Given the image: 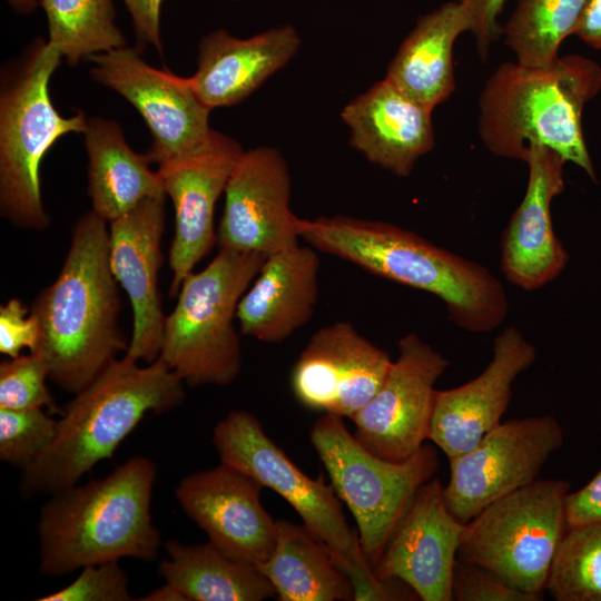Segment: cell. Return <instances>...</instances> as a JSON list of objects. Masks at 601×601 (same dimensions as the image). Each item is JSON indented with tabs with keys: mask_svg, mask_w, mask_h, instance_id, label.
Segmentation results:
<instances>
[{
	"mask_svg": "<svg viewBox=\"0 0 601 601\" xmlns=\"http://www.w3.org/2000/svg\"><path fill=\"white\" fill-rule=\"evenodd\" d=\"M382 385L351 418L355 439L374 455L403 462L428 440L435 383L450 362L417 334L404 335Z\"/></svg>",
	"mask_w": 601,
	"mask_h": 601,
	"instance_id": "7c38bea8",
	"label": "cell"
},
{
	"mask_svg": "<svg viewBox=\"0 0 601 601\" xmlns=\"http://www.w3.org/2000/svg\"><path fill=\"white\" fill-rule=\"evenodd\" d=\"M48 21V42L70 66L126 47L115 22L112 0H40Z\"/></svg>",
	"mask_w": 601,
	"mask_h": 601,
	"instance_id": "f546056e",
	"label": "cell"
},
{
	"mask_svg": "<svg viewBox=\"0 0 601 601\" xmlns=\"http://www.w3.org/2000/svg\"><path fill=\"white\" fill-rule=\"evenodd\" d=\"M441 480L423 484L373 566L381 581H398L422 601H453L452 580L465 526L449 510Z\"/></svg>",
	"mask_w": 601,
	"mask_h": 601,
	"instance_id": "2e32d148",
	"label": "cell"
},
{
	"mask_svg": "<svg viewBox=\"0 0 601 601\" xmlns=\"http://www.w3.org/2000/svg\"><path fill=\"white\" fill-rule=\"evenodd\" d=\"M83 135L91 210L102 219L111 223L142 200L166 195L158 171L131 149L118 122L88 118Z\"/></svg>",
	"mask_w": 601,
	"mask_h": 601,
	"instance_id": "484cf974",
	"label": "cell"
},
{
	"mask_svg": "<svg viewBox=\"0 0 601 601\" xmlns=\"http://www.w3.org/2000/svg\"><path fill=\"white\" fill-rule=\"evenodd\" d=\"M536 348L519 329H503L493 343L492 358L473 380L435 393L428 440L449 460L472 449L501 423L515 378L533 365Z\"/></svg>",
	"mask_w": 601,
	"mask_h": 601,
	"instance_id": "ffe728a7",
	"label": "cell"
},
{
	"mask_svg": "<svg viewBox=\"0 0 601 601\" xmlns=\"http://www.w3.org/2000/svg\"><path fill=\"white\" fill-rule=\"evenodd\" d=\"M317 250L299 244L266 257L237 307L243 335L275 344L290 337L314 315L319 295Z\"/></svg>",
	"mask_w": 601,
	"mask_h": 601,
	"instance_id": "cb8c5ba5",
	"label": "cell"
},
{
	"mask_svg": "<svg viewBox=\"0 0 601 601\" xmlns=\"http://www.w3.org/2000/svg\"><path fill=\"white\" fill-rule=\"evenodd\" d=\"M563 440V428L551 415L501 422L472 449L449 460L450 477L443 487L449 510L467 523L490 503L535 481Z\"/></svg>",
	"mask_w": 601,
	"mask_h": 601,
	"instance_id": "8fae6325",
	"label": "cell"
},
{
	"mask_svg": "<svg viewBox=\"0 0 601 601\" xmlns=\"http://www.w3.org/2000/svg\"><path fill=\"white\" fill-rule=\"evenodd\" d=\"M184 384L160 358L145 366L127 355L115 359L62 408L51 444L21 469V494L50 495L77 484L114 456L146 414L178 406Z\"/></svg>",
	"mask_w": 601,
	"mask_h": 601,
	"instance_id": "3957f363",
	"label": "cell"
},
{
	"mask_svg": "<svg viewBox=\"0 0 601 601\" xmlns=\"http://www.w3.org/2000/svg\"><path fill=\"white\" fill-rule=\"evenodd\" d=\"M589 0H519L502 27L516 62L543 67L559 58L563 40L574 35Z\"/></svg>",
	"mask_w": 601,
	"mask_h": 601,
	"instance_id": "f1b7e54d",
	"label": "cell"
},
{
	"mask_svg": "<svg viewBox=\"0 0 601 601\" xmlns=\"http://www.w3.org/2000/svg\"><path fill=\"white\" fill-rule=\"evenodd\" d=\"M213 443L220 463L273 490L296 511L307 530L349 577L354 600L406 599L407 593L396 588V581H381L375 577L362 553L358 533L349 526L333 485L323 476L312 479L298 469L268 436L257 417L247 411H230L215 425Z\"/></svg>",
	"mask_w": 601,
	"mask_h": 601,
	"instance_id": "8992f818",
	"label": "cell"
},
{
	"mask_svg": "<svg viewBox=\"0 0 601 601\" xmlns=\"http://www.w3.org/2000/svg\"><path fill=\"white\" fill-rule=\"evenodd\" d=\"M39 601H131L128 577L119 561L89 564L77 579Z\"/></svg>",
	"mask_w": 601,
	"mask_h": 601,
	"instance_id": "836d02e7",
	"label": "cell"
},
{
	"mask_svg": "<svg viewBox=\"0 0 601 601\" xmlns=\"http://www.w3.org/2000/svg\"><path fill=\"white\" fill-rule=\"evenodd\" d=\"M156 464L132 456L111 473L50 494L38 524L39 570L62 575L89 564L156 559L161 535L151 519Z\"/></svg>",
	"mask_w": 601,
	"mask_h": 601,
	"instance_id": "5b68a950",
	"label": "cell"
},
{
	"mask_svg": "<svg viewBox=\"0 0 601 601\" xmlns=\"http://www.w3.org/2000/svg\"><path fill=\"white\" fill-rule=\"evenodd\" d=\"M525 164L528 187L501 237V269L512 285L531 292L559 277L570 259L551 215L553 198L564 190L566 161L554 150L533 144Z\"/></svg>",
	"mask_w": 601,
	"mask_h": 601,
	"instance_id": "44dd1931",
	"label": "cell"
},
{
	"mask_svg": "<svg viewBox=\"0 0 601 601\" xmlns=\"http://www.w3.org/2000/svg\"><path fill=\"white\" fill-rule=\"evenodd\" d=\"M9 4L21 13L33 11L39 4V0H7Z\"/></svg>",
	"mask_w": 601,
	"mask_h": 601,
	"instance_id": "b9f144b4",
	"label": "cell"
},
{
	"mask_svg": "<svg viewBox=\"0 0 601 601\" xmlns=\"http://www.w3.org/2000/svg\"><path fill=\"white\" fill-rule=\"evenodd\" d=\"M601 90V67L568 55L543 67L504 62L479 98L477 131L495 156L526 161L530 146H545L598 183L582 132L584 106Z\"/></svg>",
	"mask_w": 601,
	"mask_h": 601,
	"instance_id": "277c9868",
	"label": "cell"
},
{
	"mask_svg": "<svg viewBox=\"0 0 601 601\" xmlns=\"http://www.w3.org/2000/svg\"><path fill=\"white\" fill-rule=\"evenodd\" d=\"M300 238L373 275L435 295L466 332L487 333L506 318L504 287L486 267L394 224L344 215L302 218Z\"/></svg>",
	"mask_w": 601,
	"mask_h": 601,
	"instance_id": "7a4b0ae2",
	"label": "cell"
},
{
	"mask_svg": "<svg viewBox=\"0 0 601 601\" xmlns=\"http://www.w3.org/2000/svg\"><path fill=\"white\" fill-rule=\"evenodd\" d=\"M263 485L224 463L186 475L175 490L181 510L230 558L258 566L273 552L277 521L260 502Z\"/></svg>",
	"mask_w": 601,
	"mask_h": 601,
	"instance_id": "ac0fdd59",
	"label": "cell"
},
{
	"mask_svg": "<svg viewBox=\"0 0 601 601\" xmlns=\"http://www.w3.org/2000/svg\"><path fill=\"white\" fill-rule=\"evenodd\" d=\"M393 361L353 324L318 329L296 361L290 386L306 408L352 418L382 385Z\"/></svg>",
	"mask_w": 601,
	"mask_h": 601,
	"instance_id": "e0dca14e",
	"label": "cell"
},
{
	"mask_svg": "<svg viewBox=\"0 0 601 601\" xmlns=\"http://www.w3.org/2000/svg\"><path fill=\"white\" fill-rule=\"evenodd\" d=\"M61 59L48 41L36 39L1 77L0 211L21 229L50 226L41 196V161L60 137L83 134L88 122L83 111L61 116L51 101L49 81Z\"/></svg>",
	"mask_w": 601,
	"mask_h": 601,
	"instance_id": "52a82bcc",
	"label": "cell"
},
{
	"mask_svg": "<svg viewBox=\"0 0 601 601\" xmlns=\"http://www.w3.org/2000/svg\"><path fill=\"white\" fill-rule=\"evenodd\" d=\"M546 591L555 601H601V523L568 529Z\"/></svg>",
	"mask_w": 601,
	"mask_h": 601,
	"instance_id": "4dcf8cb0",
	"label": "cell"
},
{
	"mask_svg": "<svg viewBox=\"0 0 601 601\" xmlns=\"http://www.w3.org/2000/svg\"><path fill=\"white\" fill-rule=\"evenodd\" d=\"M38 343L36 318L19 298H10L0 306V352L10 358L28 348L33 352Z\"/></svg>",
	"mask_w": 601,
	"mask_h": 601,
	"instance_id": "d590c367",
	"label": "cell"
},
{
	"mask_svg": "<svg viewBox=\"0 0 601 601\" xmlns=\"http://www.w3.org/2000/svg\"><path fill=\"white\" fill-rule=\"evenodd\" d=\"M167 558L158 574L187 601H262L276 597L268 579L255 566L237 561L211 542L164 543Z\"/></svg>",
	"mask_w": 601,
	"mask_h": 601,
	"instance_id": "4316f807",
	"label": "cell"
},
{
	"mask_svg": "<svg viewBox=\"0 0 601 601\" xmlns=\"http://www.w3.org/2000/svg\"><path fill=\"white\" fill-rule=\"evenodd\" d=\"M49 377L45 361L37 354L19 355L0 364V408H46L62 414L47 387Z\"/></svg>",
	"mask_w": 601,
	"mask_h": 601,
	"instance_id": "d6a6232c",
	"label": "cell"
},
{
	"mask_svg": "<svg viewBox=\"0 0 601 601\" xmlns=\"http://www.w3.org/2000/svg\"><path fill=\"white\" fill-rule=\"evenodd\" d=\"M90 73L129 101L146 121L152 144L146 154L160 165L201 146L214 129L209 109L186 78L147 63L138 50L118 48L91 56Z\"/></svg>",
	"mask_w": 601,
	"mask_h": 601,
	"instance_id": "4fadbf2b",
	"label": "cell"
},
{
	"mask_svg": "<svg viewBox=\"0 0 601 601\" xmlns=\"http://www.w3.org/2000/svg\"><path fill=\"white\" fill-rule=\"evenodd\" d=\"M454 601H541L542 595L521 591L494 572L456 560L452 580Z\"/></svg>",
	"mask_w": 601,
	"mask_h": 601,
	"instance_id": "e575fe53",
	"label": "cell"
},
{
	"mask_svg": "<svg viewBox=\"0 0 601 601\" xmlns=\"http://www.w3.org/2000/svg\"><path fill=\"white\" fill-rule=\"evenodd\" d=\"M574 35L590 47L601 50V0H589Z\"/></svg>",
	"mask_w": 601,
	"mask_h": 601,
	"instance_id": "ab89813d",
	"label": "cell"
},
{
	"mask_svg": "<svg viewBox=\"0 0 601 601\" xmlns=\"http://www.w3.org/2000/svg\"><path fill=\"white\" fill-rule=\"evenodd\" d=\"M265 259L257 253L219 249L205 268L184 278L165 318L158 357L184 383L226 386L238 377L237 307Z\"/></svg>",
	"mask_w": 601,
	"mask_h": 601,
	"instance_id": "ba28073f",
	"label": "cell"
},
{
	"mask_svg": "<svg viewBox=\"0 0 601 601\" xmlns=\"http://www.w3.org/2000/svg\"><path fill=\"white\" fill-rule=\"evenodd\" d=\"M140 601H187V599L184 597V594L178 591L175 587L170 585L169 583H166L142 598L139 599Z\"/></svg>",
	"mask_w": 601,
	"mask_h": 601,
	"instance_id": "60d3db41",
	"label": "cell"
},
{
	"mask_svg": "<svg viewBox=\"0 0 601 601\" xmlns=\"http://www.w3.org/2000/svg\"><path fill=\"white\" fill-rule=\"evenodd\" d=\"M462 4L471 19V33L474 36L481 59H485L492 43L502 36L499 17L508 0H454Z\"/></svg>",
	"mask_w": 601,
	"mask_h": 601,
	"instance_id": "8d00e7d4",
	"label": "cell"
},
{
	"mask_svg": "<svg viewBox=\"0 0 601 601\" xmlns=\"http://www.w3.org/2000/svg\"><path fill=\"white\" fill-rule=\"evenodd\" d=\"M471 32L465 8L452 0L422 16L400 46L385 78L413 99L435 108L455 89L453 48Z\"/></svg>",
	"mask_w": 601,
	"mask_h": 601,
	"instance_id": "d4e9b609",
	"label": "cell"
},
{
	"mask_svg": "<svg viewBox=\"0 0 601 601\" xmlns=\"http://www.w3.org/2000/svg\"><path fill=\"white\" fill-rule=\"evenodd\" d=\"M165 200L166 195L147 198L109 223V266L134 313L125 355L145 363L159 357L166 318L158 287Z\"/></svg>",
	"mask_w": 601,
	"mask_h": 601,
	"instance_id": "d6986e66",
	"label": "cell"
},
{
	"mask_svg": "<svg viewBox=\"0 0 601 601\" xmlns=\"http://www.w3.org/2000/svg\"><path fill=\"white\" fill-rule=\"evenodd\" d=\"M309 437L336 494L355 519L362 553L373 569L415 493L435 476L436 450L425 443L406 461H387L367 451L342 417L329 414L314 423Z\"/></svg>",
	"mask_w": 601,
	"mask_h": 601,
	"instance_id": "30bf717a",
	"label": "cell"
},
{
	"mask_svg": "<svg viewBox=\"0 0 601 601\" xmlns=\"http://www.w3.org/2000/svg\"><path fill=\"white\" fill-rule=\"evenodd\" d=\"M243 151L235 139L213 130L195 150L158 165L164 191L175 208V234L169 248L171 297L217 245L215 206Z\"/></svg>",
	"mask_w": 601,
	"mask_h": 601,
	"instance_id": "9a60e30c",
	"label": "cell"
},
{
	"mask_svg": "<svg viewBox=\"0 0 601 601\" xmlns=\"http://www.w3.org/2000/svg\"><path fill=\"white\" fill-rule=\"evenodd\" d=\"M565 518L568 529L601 523V469L580 490L568 493Z\"/></svg>",
	"mask_w": 601,
	"mask_h": 601,
	"instance_id": "74e56055",
	"label": "cell"
},
{
	"mask_svg": "<svg viewBox=\"0 0 601 601\" xmlns=\"http://www.w3.org/2000/svg\"><path fill=\"white\" fill-rule=\"evenodd\" d=\"M299 46V35L292 24L245 39L217 29L201 38L197 70L186 80L209 109L233 106L282 69Z\"/></svg>",
	"mask_w": 601,
	"mask_h": 601,
	"instance_id": "603a6c76",
	"label": "cell"
},
{
	"mask_svg": "<svg viewBox=\"0 0 601 601\" xmlns=\"http://www.w3.org/2000/svg\"><path fill=\"white\" fill-rule=\"evenodd\" d=\"M256 568L282 601L354 600L349 577L303 523L277 521L273 552Z\"/></svg>",
	"mask_w": 601,
	"mask_h": 601,
	"instance_id": "83f0119b",
	"label": "cell"
},
{
	"mask_svg": "<svg viewBox=\"0 0 601 601\" xmlns=\"http://www.w3.org/2000/svg\"><path fill=\"white\" fill-rule=\"evenodd\" d=\"M570 489L564 479H536L490 503L465 523L457 560L483 566L521 591L542 595L568 531Z\"/></svg>",
	"mask_w": 601,
	"mask_h": 601,
	"instance_id": "9c48e42d",
	"label": "cell"
},
{
	"mask_svg": "<svg viewBox=\"0 0 601 601\" xmlns=\"http://www.w3.org/2000/svg\"><path fill=\"white\" fill-rule=\"evenodd\" d=\"M58 421L43 408H0V460L26 467L53 441Z\"/></svg>",
	"mask_w": 601,
	"mask_h": 601,
	"instance_id": "1f68e13d",
	"label": "cell"
},
{
	"mask_svg": "<svg viewBox=\"0 0 601 601\" xmlns=\"http://www.w3.org/2000/svg\"><path fill=\"white\" fill-rule=\"evenodd\" d=\"M433 110L384 78L348 102L341 116L354 149L371 164L406 177L434 147Z\"/></svg>",
	"mask_w": 601,
	"mask_h": 601,
	"instance_id": "7402d4cb",
	"label": "cell"
},
{
	"mask_svg": "<svg viewBox=\"0 0 601 601\" xmlns=\"http://www.w3.org/2000/svg\"><path fill=\"white\" fill-rule=\"evenodd\" d=\"M107 224L92 210L76 221L57 278L30 307L38 325V343L30 353L39 355L49 378L71 394L128 348L118 322L121 302L109 266Z\"/></svg>",
	"mask_w": 601,
	"mask_h": 601,
	"instance_id": "6da1fadb",
	"label": "cell"
},
{
	"mask_svg": "<svg viewBox=\"0 0 601 601\" xmlns=\"http://www.w3.org/2000/svg\"><path fill=\"white\" fill-rule=\"evenodd\" d=\"M122 1L130 13L137 41L142 45H151L161 53L160 7L164 0Z\"/></svg>",
	"mask_w": 601,
	"mask_h": 601,
	"instance_id": "f35d334b",
	"label": "cell"
},
{
	"mask_svg": "<svg viewBox=\"0 0 601 601\" xmlns=\"http://www.w3.org/2000/svg\"><path fill=\"white\" fill-rule=\"evenodd\" d=\"M224 194L217 229L219 249L267 257L298 244L302 218L290 208L292 177L278 149L260 146L244 150Z\"/></svg>",
	"mask_w": 601,
	"mask_h": 601,
	"instance_id": "5bb4252c",
	"label": "cell"
}]
</instances>
